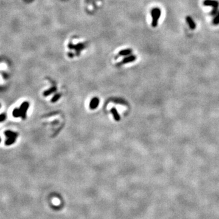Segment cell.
<instances>
[{"label":"cell","mask_w":219,"mask_h":219,"mask_svg":"<svg viewBox=\"0 0 219 219\" xmlns=\"http://www.w3.org/2000/svg\"><path fill=\"white\" fill-rule=\"evenodd\" d=\"M152 16V26L153 28H156L158 26L159 19L161 15V10L158 8H154L150 11Z\"/></svg>","instance_id":"6da1fadb"},{"label":"cell","mask_w":219,"mask_h":219,"mask_svg":"<svg viewBox=\"0 0 219 219\" xmlns=\"http://www.w3.org/2000/svg\"><path fill=\"white\" fill-rule=\"evenodd\" d=\"M203 4L204 6H210L213 8L212 12V15H216L218 11L219 7V2L216 0H204Z\"/></svg>","instance_id":"7a4b0ae2"},{"label":"cell","mask_w":219,"mask_h":219,"mask_svg":"<svg viewBox=\"0 0 219 219\" xmlns=\"http://www.w3.org/2000/svg\"><path fill=\"white\" fill-rule=\"evenodd\" d=\"M29 107V102L26 101L23 103L20 107V110L21 113V118L23 119H25L26 118V112H27Z\"/></svg>","instance_id":"3957f363"},{"label":"cell","mask_w":219,"mask_h":219,"mask_svg":"<svg viewBox=\"0 0 219 219\" xmlns=\"http://www.w3.org/2000/svg\"><path fill=\"white\" fill-rule=\"evenodd\" d=\"M99 104V99L98 98H93L89 103V108L91 110H94L98 107Z\"/></svg>","instance_id":"277c9868"},{"label":"cell","mask_w":219,"mask_h":219,"mask_svg":"<svg viewBox=\"0 0 219 219\" xmlns=\"http://www.w3.org/2000/svg\"><path fill=\"white\" fill-rule=\"evenodd\" d=\"M186 20L187 23H188V26H189V28L191 29L194 30L196 28V23L194 21V20H193V19L191 17L187 16L186 18Z\"/></svg>","instance_id":"5b68a950"},{"label":"cell","mask_w":219,"mask_h":219,"mask_svg":"<svg viewBox=\"0 0 219 219\" xmlns=\"http://www.w3.org/2000/svg\"><path fill=\"white\" fill-rule=\"evenodd\" d=\"M136 59H137V57L134 55L127 56V57H125L124 59L122 60V62L120 63V64H121V65H122V64L123 65V64H126V63H130V62H133L136 60Z\"/></svg>","instance_id":"8992f818"},{"label":"cell","mask_w":219,"mask_h":219,"mask_svg":"<svg viewBox=\"0 0 219 219\" xmlns=\"http://www.w3.org/2000/svg\"><path fill=\"white\" fill-rule=\"evenodd\" d=\"M5 136L7 138H16L18 137V133L10 130H6L4 132Z\"/></svg>","instance_id":"52a82bcc"},{"label":"cell","mask_w":219,"mask_h":219,"mask_svg":"<svg viewBox=\"0 0 219 219\" xmlns=\"http://www.w3.org/2000/svg\"><path fill=\"white\" fill-rule=\"evenodd\" d=\"M132 53V50L131 49H126L121 51L119 53V56H126V55H129Z\"/></svg>","instance_id":"ba28073f"},{"label":"cell","mask_w":219,"mask_h":219,"mask_svg":"<svg viewBox=\"0 0 219 219\" xmlns=\"http://www.w3.org/2000/svg\"><path fill=\"white\" fill-rule=\"evenodd\" d=\"M111 113L113 114V117H114V119L117 121H119L120 120V116L117 111V110L115 108H112L111 109Z\"/></svg>","instance_id":"9c48e42d"},{"label":"cell","mask_w":219,"mask_h":219,"mask_svg":"<svg viewBox=\"0 0 219 219\" xmlns=\"http://www.w3.org/2000/svg\"><path fill=\"white\" fill-rule=\"evenodd\" d=\"M56 90H57V88L55 87H53L52 88H51L50 89L46 90V91H44V93H43V95L44 96H48L51 94L52 93L55 92Z\"/></svg>","instance_id":"30bf717a"},{"label":"cell","mask_w":219,"mask_h":219,"mask_svg":"<svg viewBox=\"0 0 219 219\" xmlns=\"http://www.w3.org/2000/svg\"><path fill=\"white\" fill-rule=\"evenodd\" d=\"M12 115L14 118H18L21 116V113L20 108H15L12 112Z\"/></svg>","instance_id":"8fae6325"},{"label":"cell","mask_w":219,"mask_h":219,"mask_svg":"<svg viewBox=\"0 0 219 219\" xmlns=\"http://www.w3.org/2000/svg\"><path fill=\"white\" fill-rule=\"evenodd\" d=\"M16 138H8L5 141V144L6 146H10L15 143Z\"/></svg>","instance_id":"7c38bea8"},{"label":"cell","mask_w":219,"mask_h":219,"mask_svg":"<svg viewBox=\"0 0 219 219\" xmlns=\"http://www.w3.org/2000/svg\"><path fill=\"white\" fill-rule=\"evenodd\" d=\"M212 23L214 25H217L219 24V12L217 13V14L213 19V20H212Z\"/></svg>","instance_id":"4fadbf2b"},{"label":"cell","mask_w":219,"mask_h":219,"mask_svg":"<svg viewBox=\"0 0 219 219\" xmlns=\"http://www.w3.org/2000/svg\"><path fill=\"white\" fill-rule=\"evenodd\" d=\"M61 97V94H56L54 96V97L53 98V99H51V102L52 103H54L55 102H57L58 100H59Z\"/></svg>","instance_id":"5bb4252c"},{"label":"cell","mask_w":219,"mask_h":219,"mask_svg":"<svg viewBox=\"0 0 219 219\" xmlns=\"http://www.w3.org/2000/svg\"><path fill=\"white\" fill-rule=\"evenodd\" d=\"M6 114H1V119H0V121H1V122H3L5 119H6Z\"/></svg>","instance_id":"9a60e30c"}]
</instances>
